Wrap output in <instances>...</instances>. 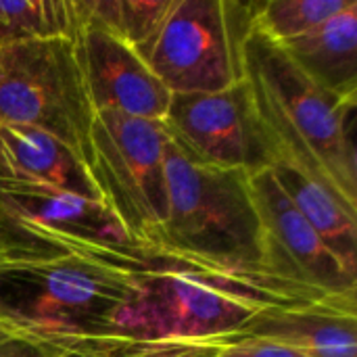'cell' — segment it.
Here are the masks:
<instances>
[{
    "label": "cell",
    "instance_id": "obj_10",
    "mask_svg": "<svg viewBox=\"0 0 357 357\" xmlns=\"http://www.w3.org/2000/svg\"><path fill=\"white\" fill-rule=\"evenodd\" d=\"M261 222L268 272L295 289L326 297H357V274L326 247L314 226L282 192L268 169L249 176Z\"/></svg>",
    "mask_w": 357,
    "mask_h": 357
},
{
    "label": "cell",
    "instance_id": "obj_19",
    "mask_svg": "<svg viewBox=\"0 0 357 357\" xmlns=\"http://www.w3.org/2000/svg\"><path fill=\"white\" fill-rule=\"evenodd\" d=\"M0 357H63L52 349L27 341L17 335H8L0 328Z\"/></svg>",
    "mask_w": 357,
    "mask_h": 357
},
{
    "label": "cell",
    "instance_id": "obj_12",
    "mask_svg": "<svg viewBox=\"0 0 357 357\" xmlns=\"http://www.w3.org/2000/svg\"><path fill=\"white\" fill-rule=\"evenodd\" d=\"M247 341L284 345L307 357H357V297L264 310L213 351Z\"/></svg>",
    "mask_w": 357,
    "mask_h": 357
},
{
    "label": "cell",
    "instance_id": "obj_3",
    "mask_svg": "<svg viewBox=\"0 0 357 357\" xmlns=\"http://www.w3.org/2000/svg\"><path fill=\"white\" fill-rule=\"evenodd\" d=\"M165 178L167 218L159 253L234 280L326 299L268 272L249 174L197 165L165 136Z\"/></svg>",
    "mask_w": 357,
    "mask_h": 357
},
{
    "label": "cell",
    "instance_id": "obj_2",
    "mask_svg": "<svg viewBox=\"0 0 357 357\" xmlns=\"http://www.w3.org/2000/svg\"><path fill=\"white\" fill-rule=\"evenodd\" d=\"M134 278L138 293L113 320L107 357L213 351L264 310L322 301L220 276L159 251H149Z\"/></svg>",
    "mask_w": 357,
    "mask_h": 357
},
{
    "label": "cell",
    "instance_id": "obj_17",
    "mask_svg": "<svg viewBox=\"0 0 357 357\" xmlns=\"http://www.w3.org/2000/svg\"><path fill=\"white\" fill-rule=\"evenodd\" d=\"M351 0H270L257 2L253 27L272 44H284L316 29Z\"/></svg>",
    "mask_w": 357,
    "mask_h": 357
},
{
    "label": "cell",
    "instance_id": "obj_4",
    "mask_svg": "<svg viewBox=\"0 0 357 357\" xmlns=\"http://www.w3.org/2000/svg\"><path fill=\"white\" fill-rule=\"evenodd\" d=\"M100 203L136 247L157 251L167 218L165 130L117 111H98L86 165Z\"/></svg>",
    "mask_w": 357,
    "mask_h": 357
},
{
    "label": "cell",
    "instance_id": "obj_14",
    "mask_svg": "<svg viewBox=\"0 0 357 357\" xmlns=\"http://www.w3.org/2000/svg\"><path fill=\"white\" fill-rule=\"evenodd\" d=\"M276 46L322 92L357 100V0L305 36Z\"/></svg>",
    "mask_w": 357,
    "mask_h": 357
},
{
    "label": "cell",
    "instance_id": "obj_5",
    "mask_svg": "<svg viewBox=\"0 0 357 357\" xmlns=\"http://www.w3.org/2000/svg\"><path fill=\"white\" fill-rule=\"evenodd\" d=\"M94 115L75 38L0 48V126L38 128L88 165Z\"/></svg>",
    "mask_w": 357,
    "mask_h": 357
},
{
    "label": "cell",
    "instance_id": "obj_15",
    "mask_svg": "<svg viewBox=\"0 0 357 357\" xmlns=\"http://www.w3.org/2000/svg\"><path fill=\"white\" fill-rule=\"evenodd\" d=\"M75 0H0V48L52 38H75Z\"/></svg>",
    "mask_w": 357,
    "mask_h": 357
},
{
    "label": "cell",
    "instance_id": "obj_13",
    "mask_svg": "<svg viewBox=\"0 0 357 357\" xmlns=\"http://www.w3.org/2000/svg\"><path fill=\"white\" fill-rule=\"evenodd\" d=\"M0 182L48 186L100 201L79 157L31 126H0Z\"/></svg>",
    "mask_w": 357,
    "mask_h": 357
},
{
    "label": "cell",
    "instance_id": "obj_9",
    "mask_svg": "<svg viewBox=\"0 0 357 357\" xmlns=\"http://www.w3.org/2000/svg\"><path fill=\"white\" fill-rule=\"evenodd\" d=\"M161 126L169 142L197 165L249 176L266 169L245 75L222 92L172 94Z\"/></svg>",
    "mask_w": 357,
    "mask_h": 357
},
{
    "label": "cell",
    "instance_id": "obj_20",
    "mask_svg": "<svg viewBox=\"0 0 357 357\" xmlns=\"http://www.w3.org/2000/svg\"><path fill=\"white\" fill-rule=\"evenodd\" d=\"M188 357H218V354H213V351H201V354H195V356Z\"/></svg>",
    "mask_w": 357,
    "mask_h": 357
},
{
    "label": "cell",
    "instance_id": "obj_11",
    "mask_svg": "<svg viewBox=\"0 0 357 357\" xmlns=\"http://www.w3.org/2000/svg\"><path fill=\"white\" fill-rule=\"evenodd\" d=\"M77 17L75 48L94 113L117 111L146 121H163L172 92L146 61L79 8Z\"/></svg>",
    "mask_w": 357,
    "mask_h": 357
},
{
    "label": "cell",
    "instance_id": "obj_16",
    "mask_svg": "<svg viewBox=\"0 0 357 357\" xmlns=\"http://www.w3.org/2000/svg\"><path fill=\"white\" fill-rule=\"evenodd\" d=\"M172 0H77V8L142 59L155 42Z\"/></svg>",
    "mask_w": 357,
    "mask_h": 357
},
{
    "label": "cell",
    "instance_id": "obj_7",
    "mask_svg": "<svg viewBox=\"0 0 357 357\" xmlns=\"http://www.w3.org/2000/svg\"><path fill=\"white\" fill-rule=\"evenodd\" d=\"M243 65L259 77L280 113L314 149L339 195L357 207V100L322 92L255 27L243 44Z\"/></svg>",
    "mask_w": 357,
    "mask_h": 357
},
{
    "label": "cell",
    "instance_id": "obj_18",
    "mask_svg": "<svg viewBox=\"0 0 357 357\" xmlns=\"http://www.w3.org/2000/svg\"><path fill=\"white\" fill-rule=\"evenodd\" d=\"M213 354H218V357H307L301 351H295L284 345L268 343V341H247V343L224 347Z\"/></svg>",
    "mask_w": 357,
    "mask_h": 357
},
{
    "label": "cell",
    "instance_id": "obj_1",
    "mask_svg": "<svg viewBox=\"0 0 357 357\" xmlns=\"http://www.w3.org/2000/svg\"><path fill=\"white\" fill-rule=\"evenodd\" d=\"M151 249L71 247L44 259H0V328L63 357H107L117 312L136 293Z\"/></svg>",
    "mask_w": 357,
    "mask_h": 357
},
{
    "label": "cell",
    "instance_id": "obj_6",
    "mask_svg": "<svg viewBox=\"0 0 357 357\" xmlns=\"http://www.w3.org/2000/svg\"><path fill=\"white\" fill-rule=\"evenodd\" d=\"M257 2L172 0L144 61L172 94L222 92L243 79Z\"/></svg>",
    "mask_w": 357,
    "mask_h": 357
},
{
    "label": "cell",
    "instance_id": "obj_8",
    "mask_svg": "<svg viewBox=\"0 0 357 357\" xmlns=\"http://www.w3.org/2000/svg\"><path fill=\"white\" fill-rule=\"evenodd\" d=\"M88 245L132 243L100 201L48 186L0 182V259H44Z\"/></svg>",
    "mask_w": 357,
    "mask_h": 357
}]
</instances>
